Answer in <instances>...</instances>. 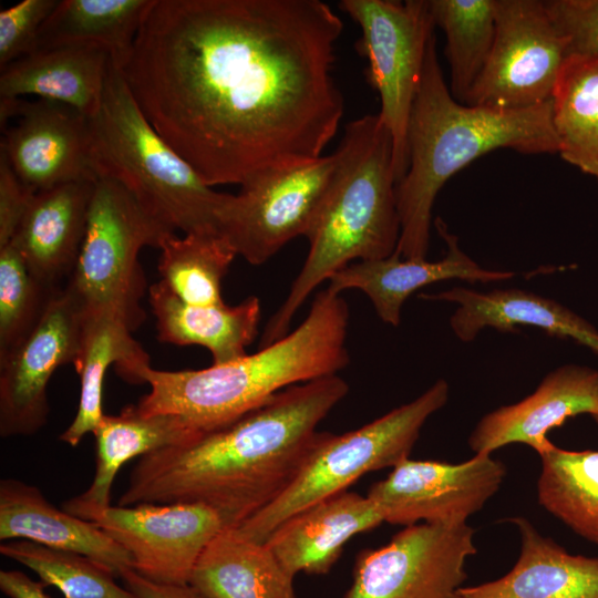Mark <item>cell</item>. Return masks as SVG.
Returning a JSON list of instances; mask_svg holds the SVG:
<instances>
[{
	"label": "cell",
	"instance_id": "obj_1",
	"mask_svg": "<svg viewBox=\"0 0 598 598\" xmlns=\"http://www.w3.org/2000/svg\"><path fill=\"white\" fill-rule=\"evenodd\" d=\"M340 17L320 0H152L121 68L158 135L210 187L323 155L344 101Z\"/></svg>",
	"mask_w": 598,
	"mask_h": 598
},
{
	"label": "cell",
	"instance_id": "obj_2",
	"mask_svg": "<svg viewBox=\"0 0 598 598\" xmlns=\"http://www.w3.org/2000/svg\"><path fill=\"white\" fill-rule=\"evenodd\" d=\"M348 391L338 374L295 384L194 442L143 455L117 505L198 503L236 527L296 480Z\"/></svg>",
	"mask_w": 598,
	"mask_h": 598
},
{
	"label": "cell",
	"instance_id": "obj_3",
	"mask_svg": "<svg viewBox=\"0 0 598 598\" xmlns=\"http://www.w3.org/2000/svg\"><path fill=\"white\" fill-rule=\"evenodd\" d=\"M551 117V101L513 111L456 101L445 83L434 34L409 120L408 171L396 184L401 234L395 251L405 259H426L436 195L451 176L477 157L497 148L557 153Z\"/></svg>",
	"mask_w": 598,
	"mask_h": 598
},
{
	"label": "cell",
	"instance_id": "obj_4",
	"mask_svg": "<svg viewBox=\"0 0 598 598\" xmlns=\"http://www.w3.org/2000/svg\"><path fill=\"white\" fill-rule=\"evenodd\" d=\"M349 308L341 293H317L293 331L252 354L199 370L140 372L150 385L137 411L182 416L202 433L228 425L295 384L334 375L349 362Z\"/></svg>",
	"mask_w": 598,
	"mask_h": 598
},
{
	"label": "cell",
	"instance_id": "obj_5",
	"mask_svg": "<svg viewBox=\"0 0 598 598\" xmlns=\"http://www.w3.org/2000/svg\"><path fill=\"white\" fill-rule=\"evenodd\" d=\"M339 162L327 195L308 230L309 251L283 302L267 322L259 348L289 333L306 299L352 261L395 252L401 234L391 133L379 115L344 126Z\"/></svg>",
	"mask_w": 598,
	"mask_h": 598
},
{
	"label": "cell",
	"instance_id": "obj_6",
	"mask_svg": "<svg viewBox=\"0 0 598 598\" xmlns=\"http://www.w3.org/2000/svg\"><path fill=\"white\" fill-rule=\"evenodd\" d=\"M91 122L97 178L121 184L154 219L176 233H218L227 194L213 189L147 121L113 61L102 102Z\"/></svg>",
	"mask_w": 598,
	"mask_h": 598
},
{
	"label": "cell",
	"instance_id": "obj_7",
	"mask_svg": "<svg viewBox=\"0 0 598 598\" xmlns=\"http://www.w3.org/2000/svg\"><path fill=\"white\" fill-rule=\"evenodd\" d=\"M450 388L439 379L413 401L362 427L336 435L320 432L318 444L296 480L265 508L233 527L266 543L289 517L347 488L364 474L394 467L409 455L426 420L448 400Z\"/></svg>",
	"mask_w": 598,
	"mask_h": 598
},
{
	"label": "cell",
	"instance_id": "obj_8",
	"mask_svg": "<svg viewBox=\"0 0 598 598\" xmlns=\"http://www.w3.org/2000/svg\"><path fill=\"white\" fill-rule=\"evenodd\" d=\"M175 233L147 214L113 179L95 181L85 236L68 286L89 311L112 313L133 332L145 319L144 247L161 248Z\"/></svg>",
	"mask_w": 598,
	"mask_h": 598
},
{
	"label": "cell",
	"instance_id": "obj_9",
	"mask_svg": "<svg viewBox=\"0 0 598 598\" xmlns=\"http://www.w3.org/2000/svg\"><path fill=\"white\" fill-rule=\"evenodd\" d=\"M339 9L360 28L358 53L378 92L379 117L391 133L398 183L409 166L408 126L430 40L435 34L429 0H342Z\"/></svg>",
	"mask_w": 598,
	"mask_h": 598
},
{
	"label": "cell",
	"instance_id": "obj_10",
	"mask_svg": "<svg viewBox=\"0 0 598 598\" xmlns=\"http://www.w3.org/2000/svg\"><path fill=\"white\" fill-rule=\"evenodd\" d=\"M337 151L292 165L260 171L227 194L217 228L250 265L265 264L287 243L308 233L332 182Z\"/></svg>",
	"mask_w": 598,
	"mask_h": 598
},
{
	"label": "cell",
	"instance_id": "obj_11",
	"mask_svg": "<svg viewBox=\"0 0 598 598\" xmlns=\"http://www.w3.org/2000/svg\"><path fill=\"white\" fill-rule=\"evenodd\" d=\"M495 21L488 60L464 104L513 111L551 101L571 53L545 1L495 0Z\"/></svg>",
	"mask_w": 598,
	"mask_h": 598
},
{
	"label": "cell",
	"instance_id": "obj_12",
	"mask_svg": "<svg viewBox=\"0 0 598 598\" xmlns=\"http://www.w3.org/2000/svg\"><path fill=\"white\" fill-rule=\"evenodd\" d=\"M474 534L467 523L406 526L358 556L346 598H460Z\"/></svg>",
	"mask_w": 598,
	"mask_h": 598
},
{
	"label": "cell",
	"instance_id": "obj_13",
	"mask_svg": "<svg viewBox=\"0 0 598 598\" xmlns=\"http://www.w3.org/2000/svg\"><path fill=\"white\" fill-rule=\"evenodd\" d=\"M85 308L70 286L50 298L34 328L0 355V435L28 436L49 416L47 386L61 365L76 363Z\"/></svg>",
	"mask_w": 598,
	"mask_h": 598
},
{
	"label": "cell",
	"instance_id": "obj_14",
	"mask_svg": "<svg viewBox=\"0 0 598 598\" xmlns=\"http://www.w3.org/2000/svg\"><path fill=\"white\" fill-rule=\"evenodd\" d=\"M505 476L504 463L492 454H475L460 464L406 458L367 495L390 524H466Z\"/></svg>",
	"mask_w": 598,
	"mask_h": 598
},
{
	"label": "cell",
	"instance_id": "obj_15",
	"mask_svg": "<svg viewBox=\"0 0 598 598\" xmlns=\"http://www.w3.org/2000/svg\"><path fill=\"white\" fill-rule=\"evenodd\" d=\"M131 556L133 570L158 584L188 585L207 545L226 524L198 503L109 506L86 519Z\"/></svg>",
	"mask_w": 598,
	"mask_h": 598
},
{
	"label": "cell",
	"instance_id": "obj_16",
	"mask_svg": "<svg viewBox=\"0 0 598 598\" xmlns=\"http://www.w3.org/2000/svg\"><path fill=\"white\" fill-rule=\"evenodd\" d=\"M4 130L0 153L18 177L34 192L75 181L95 182L90 117L65 104L39 99H0Z\"/></svg>",
	"mask_w": 598,
	"mask_h": 598
},
{
	"label": "cell",
	"instance_id": "obj_17",
	"mask_svg": "<svg viewBox=\"0 0 598 598\" xmlns=\"http://www.w3.org/2000/svg\"><path fill=\"white\" fill-rule=\"evenodd\" d=\"M598 413V370L566 364L550 371L536 390L514 404L485 414L468 437L475 454H492L508 444H525L542 455L554 444L550 430L568 419Z\"/></svg>",
	"mask_w": 598,
	"mask_h": 598
},
{
	"label": "cell",
	"instance_id": "obj_18",
	"mask_svg": "<svg viewBox=\"0 0 598 598\" xmlns=\"http://www.w3.org/2000/svg\"><path fill=\"white\" fill-rule=\"evenodd\" d=\"M434 226L447 248L442 259H405L395 251L383 259L350 264L329 279L327 288L336 293L348 289L361 290L371 300L378 317L398 327L403 303L427 285L451 279L487 283L515 276L508 270L482 268L460 248L458 238L450 233L441 218L434 220Z\"/></svg>",
	"mask_w": 598,
	"mask_h": 598
},
{
	"label": "cell",
	"instance_id": "obj_19",
	"mask_svg": "<svg viewBox=\"0 0 598 598\" xmlns=\"http://www.w3.org/2000/svg\"><path fill=\"white\" fill-rule=\"evenodd\" d=\"M425 300L456 305L450 326L457 339L473 341L485 328L519 332L517 327H535L561 339H570L598 354V330L579 315L554 299L518 289L487 292L453 287L439 293H421Z\"/></svg>",
	"mask_w": 598,
	"mask_h": 598
},
{
	"label": "cell",
	"instance_id": "obj_20",
	"mask_svg": "<svg viewBox=\"0 0 598 598\" xmlns=\"http://www.w3.org/2000/svg\"><path fill=\"white\" fill-rule=\"evenodd\" d=\"M95 182L75 181L35 193L10 240L32 274L59 289L75 267L85 236Z\"/></svg>",
	"mask_w": 598,
	"mask_h": 598
},
{
	"label": "cell",
	"instance_id": "obj_21",
	"mask_svg": "<svg viewBox=\"0 0 598 598\" xmlns=\"http://www.w3.org/2000/svg\"><path fill=\"white\" fill-rule=\"evenodd\" d=\"M383 518L368 495L341 492L289 517L266 542L293 577L327 574L354 535L370 530Z\"/></svg>",
	"mask_w": 598,
	"mask_h": 598
},
{
	"label": "cell",
	"instance_id": "obj_22",
	"mask_svg": "<svg viewBox=\"0 0 598 598\" xmlns=\"http://www.w3.org/2000/svg\"><path fill=\"white\" fill-rule=\"evenodd\" d=\"M0 539H25L76 553L116 577L133 569L130 554L96 524L60 511L38 487L16 478L0 481Z\"/></svg>",
	"mask_w": 598,
	"mask_h": 598
},
{
	"label": "cell",
	"instance_id": "obj_23",
	"mask_svg": "<svg viewBox=\"0 0 598 598\" xmlns=\"http://www.w3.org/2000/svg\"><path fill=\"white\" fill-rule=\"evenodd\" d=\"M519 534V555L504 576L463 586L460 598H598V557L574 555L527 518L508 519Z\"/></svg>",
	"mask_w": 598,
	"mask_h": 598
},
{
	"label": "cell",
	"instance_id": "obj_24",
	"mask_svg": "<svg viewBox=\"0 0 598 598\" xmlns=\"http://www.w3.org/2000/svg\"><path fill=\"white\" fill-rule=\"evenodd\" d=\"M93 434L96 448L93 481L86 491L62 505L65 512L85 520L111 506L113 482L127 461L163 447L188 444L205 433L182 416L144 415L135 405H127L117 415L104 414Z\"/></svg>",
	"mask_w": 598,
	"mask_h": 598
},
{
	"label": "cell",
	"instance_id": "obj_25",
	"mask_svg": "<svg viewBox=\"0 0 598 598\" xmlns=\"http://www.w3.org/2000/svg\"><path fill=\"white\" fill-rule=\"evenodd\" d=\"M148 301L161 342L202 346L210 351L213 364L245 357L258 333L260 302L256 296L235 306H196L181 300L159 280L150 287Z\"/></svg>",
	"mask_w": 598,
	"mask_h": 598
},
{
	"label": "cell",
	"instance_id": "obj_26",
	"mask_svg": "<svg viewBox=\"0 0 598 598\" xmlns=\"http://www.w3.org/2000/svg\"><path fill=\"white\" fill-rule=\"evenodd\" d=\"M111 61L109 52L89 47L35 52L1 69L0 99L37 95L93 117L102 102Z\"/></svg>",
	"mask_w": 598,
	"mask_h": 598
},
{
	"label": "cell",
	"instance_id": "obj_27",
	"mask_svg": "<svg viewBox=\"0 0 598 598\" xmlns=\"http://www.w3.org/2000/svg\"><path fill=\"white\" fill-rule=\"evenodd\" d=\"M112 364L123 380L141 384L140 372L150 364V358L120 318L85 310L81 350L74 364L80 375V401L76 414L60 435V441L76 446L87 433L95 431L104 415L103 382Z\"/></svg>",
	"mask_w": 598,
	"mask_h": 598
},
{
	"label": "cell",
	"instance_id": "obj_28",
	"mask_svg": "<svg viewBox=\"0 0 598 598\" xmlns=\"http://www.w3.org/2000/svg\"><path fill=\"white\" fill-rule=\"evenodd\" d=\"M188 585L205 598H296L293 576L267 544L233 527L207 545Z\"/></svg>",
	"mask_w": 598,
	"mask_h": 598
},
{
	"label": "cell",
	"instance_id": "obj_29",
	"mask_svg": "<svg viewBox=\"0 0 598 598\" xmlns=\"http://www.w3.org/2000/svg\"><path fill=\"white\" fill-rule=\"evenodd\" d=\"M151 3L152 0H59L39 31L35 52L64 47L97 48L109 52L122 68Z\"/></svg>",
	"mask_w": 598,
	"mask_h": 598
},
{
	"label": "cell",
	"instance_id": "obj_30",
	"mask_svg": "<svg viewBox=\"0 0 598 598\" xmlns=\"http://www.w3.org/2000/svg\"><path fill=\"white\" fill-rule=\"evenodd\" d=\"M551 105L557 154L598 179V52L567 58Z\"/></svg>",
	"mask_w": 598,
	"mask_h": 598
},
{
	"label": "cell",
	"instance_id": "obj_31",
	"mask_svg": "<svg viewBox=\"0 0 598 598\" xmlns=\"http://www.w3.org/2000/svg\"><path fill=\"white\" fill-rule=\"evenodd\" d=\"M539 456V504L574 533L598 545V450L553 445Z\"/></svg>",
	"mask_w": 598,
	"mask_h": 598
},
{
	"label": "cell",
	"instance_id": "obj_32",
	"mask_svg": "<svg viewBox=\"0 0 598 598\" xmlns=\"http://www.w3.org/2000/svg\"><path fill=\"white\" fill-rule=\"evenodd\" d=\"M158 259L161 281L189 305L223 303L221 281L237 257L219 233H193L164 240Z\"/></svg>",
	"mask_w": 598,
	"mask_h": 598
},
{
	"label": "cell",
	"instance_id": "obj_33",
	"mask_svg": "<svg viewBox=\"0 0 598 598\" xmlns=\"http://www.w3.org/2000/svg\"><path fill=\"white\" fill-rule=\"evenodd\" d=\"M435 27L446 39L452 96L464 103L481 75L492 50L495 31V0H429Z\"/></svg>",
	"mask_w": 598,
	"mask_h": 598
},
{
	"label": "cell",
	"instance_id": "obj_34",
	"mask_svg": "<svg viewBox=\"0 0 598 598\" xmlns=\"http://www.w3.org/2000/svg\"><path fill=\"white\" fill-rule=\"evenodd\" d=\"M0 553L33 570L45 587H56L64 598H136L116 584L109 568L86 556L25 539L2 543Z\"/></svg>",
	"mask_w": 598,
	"mask_h": 598
},
{
	"label": "cell",
	"instance_id": "obj_35",
	"mask_svg": "<svg viewBox=\"0 0 598 598\" xmlns=\"http://www.w3.org/2000/svg\"><path fill=\"white\" fill-rule=\"evenodd\" d=\"M55 290L32 274L12 241L0 247V355L34 328Z\"/></svg>",
	"mask_w": 598,
	"mask_h": 598
},
{
	"label": "cell",
	"instance_id": "obj_36",
	"mask_svg": "<svg viewBox=\"0 0 598 598\" xmlns=\"http://www.w3.org/2000/svg\"><path fill=\"white\" fill-rule=\"evenodd\" d=\"M59 0H22L0 11V66L35 52L39 31Z\"/></svg>",
	"mask_w": 598,
	"mask_h": 598
},
{
	"label": "cell",
	"instance_id": "obj_37",
	"mask_svg": "<svg viewBox=\"0 0 598 598\" xmlns=\"http://www.w3.org/2000/svg\"><path fill=\"white\" fill-rule=\"evenodd\" d=\"M547 11L570 53L598 52V0H549Z\"/></svg>",
	"mask_w": 598,
	"mask_h": 598
},
{
	"label": "cell",
	"instance_id": "obj_38",
	"mask_svg": "<svg viewBox=\"0 0 598 598\" xmlns=\"http://www.w3.org/2000/svg\"><path fill=\"white\" fill-rule=\"evenodd\" d=\"M0 153V247L16 235L34 195Z\"/></svg>",
	"mask_w": 598,
	"mask_h": 598
},
{
	"label": "cell",
	"instance_id": "obj_39",
	"mask_svg": "<svg viewBox=\"0 0 598 598\" xmlns=\"http://www.w3.org/2000/svg\"><path fill=\"white\" fill-rule=\"evenodd\" d=\"M136 598H205L190 585H166L148 580L132 568L120 576Z\"/></svg>",
	"mask_w": 598,
	"mask_h": 598
},
{
	"label": "cell",
	"instance_id": "obj_40",
	"mask_svg": "<svg viewBox=\"0 0 598 598\" xmlns=\"http://www.w3.org/2000/svg\"><path fill=\"white\" fill-rule=\"evenodd\" d=\"M41 581H35L19 570L0 571V589L9 598H51Z\"/></svg>",
	"mask_w": 598,
	"mask_h": 598
},
{
	"label": "cell",
	"instance_id": "obj_41",
	"mask_svg": "<svg viewBox=\"0 0 598 598\" xmlns=\"http://www.w3.org/2000/svg\"><path fill=\"white\" fill-rule=\"evenodd\" d=\"M592 419L596 421V423L598 424V413L592 415Z\"/></svg>",
	"mask_w": 598,
	"mask_h": 598
}]
</instances>
